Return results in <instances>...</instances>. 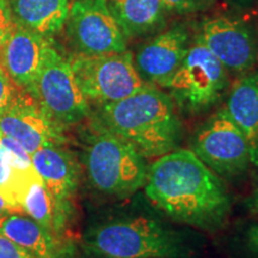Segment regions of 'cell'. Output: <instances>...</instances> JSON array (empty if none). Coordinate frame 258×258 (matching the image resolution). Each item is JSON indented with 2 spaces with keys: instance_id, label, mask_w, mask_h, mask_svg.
Returning a JSON list of instances; mask_svg holds the SVG:
<instances>
[{
  "instance_id": "d6986e66",
  "label": "cell",
  "mask_w": 258,
  "mask_h": 258,
  "mask_svg": "<svg viewBox=\"0 0 258 258\" xmlns=\"http://www.w3.org/2000/svg\"><path fill=\"white\" fill-rule=\"evenodd\" d=\"M22 208L51 233L60 235L67 218V212L57 205L40 176L32 178L22 199Z\"/></svg>"
},
{
  "instance_id": "9a60e30c",
  "label": "cell",
  "mask_w": 258,
  "mask_h": 258,
  "mask_svg": "<svg viewBox=\"0 0 258 258\" xmlns=\"http://www.w3.org/2000/svg\"><path fill=\"white\" fill-rule=\"evenodd\" d=\"M225 109L246 138L251 164L258 167V71L239 74L231 85Z\"/></svg>"
},
{
  "instance_id": "7a4b0ae2",
  "label": "cell",
  "mask_w": 258,
  "mask_h": 258,
  "mask_svg": "<svg viewBox=\"0 0 258 258\" xmlns=\"http://www.w3.org/2000/svg\"><path fill=\"white\" fill-rule=\"evenodd\" d=\"M95 117L145 159L177 150L182 141V122L173 102L158 86L147 85L120 101L98 105Z\"/></svg>"
},
{
  "instance_id": "5bb4252c",
  "label": "cell",
  "mask_w": 258,
  "mask_h": 258,
  "mask_svg": "<svg viewBox=\"0 0 258 258\" xmlns=\"http://www.w3.org/2000/svg\"><path fill=\"white\" fill-rule=\"evenodd\" d=\"M32 166L57 205L69 213L70 202L79 185L80 167L62 145H48L31 154Z\"/></svg>"
},
{
  "instance_id": "f1b7e54d",
  "label": "cell",
  "mask_w": 258,
  "mask_h": 258,
  "mask_svg": "<svg viewBox=\"0 0 258 258\" xmlns=\"http://www.w3.org/2000/svg\"><path fill=\"white\" fill-rule=\"evenodd\" d=\"M0 135H2V132H0Z\"/></svg>"
},
{
  "instance_id": "8992f818",
  "label": "cell",
  "mask_w": 258,
  "mask_h": 258,
  "mask_svg": "<svg viewBox=\"0 0 258 258\" xmlns=\"http://www.w3.org/2000/svg\"><path fill=\"white\" fill-rule=\"evenodd\" d=\"M29 95L51 121L62 128L91 116L90 104L77 83L70 60L54 46L46 51Z\"/></svg>"
},
{
  "instance_id": "484cf974",
  "label": "cell",
  "mask_w": 258,
  "mask_h": 258,
  "mask_svg": "<svg viewBox=\"0 0 258 258\" xmlns=\"http://www.w3.org/2000/svg\"><path fill=\"white\" fill-rule=\"evenodd\" d=\"M12 213H18V211L15 207H12V206L6 201L4 196H3V194L0 192V219L8 217V215L12 214Z\"/></svg>"
},
{
  "instance_id": "603a6c76",
  "label": "cell",
  "mask_w": 258,
  "mask_h": 258,
  "mask_svg": "<svg viewBox=\"0 0 258 258\" xmlns=\"http://www.w3.org/2000/svg\"><path fill=\"white\" fill-rule=\"evenodd\" d=\"M15 27L9 0H0V49Z\"/></svg>"
},
{
  "instance_id": "52a82bcc",
  "label": "cell",
  "mask_w": 258,
  "mask_h": 258,
  "mask_svg": "<svg viewBox=\"0 0 258 258\" xmlns=\"http://www.w3.org/2000/svg\"><path fill=\"white\" fill-rule=\"evenodd\" d=\"M69 60L89 104L120 101L148 85L135 69L132 51L90 56L73 54Z\"/></svg>"
},
{
  "instance_id": "7402d4cb",
  "label": "cell",
  "mask_w": 258,
  "mask_h": 258,
  "mask_svg": "<svg viewBox=\"0 0 258 258\" xmlns=\"http://www.w3.org/2000/svg\"><path fill=\"white\" fill-rule=\"evenodd\" d=\"M171 14L192 15L211 8L215 0H163Z\"/></svg>"
},
{
  "instance_id": "83f0119b",
  "label": "cell",
  "mask_w": 258,
  "mask_h": 258,
  "mask_svg": "<svg viewBox=\"0 0 258 258\" xmlns=\"http://www.w3.org/2000/svg\"><path fill=\"white\" fill-rule=\"evenodd\" d=\"M226 2L230 3L231 5L238 6V8H247L252 0H226Z\"/></svg>"
},
{
  "instance_id": "4fadbf2b",
  "label": "cell",
  "mask_w": 258,
  "mask_h": 258,
  "mask_svg": "<svg viewBox=\"0 0 258 258\" xmlns=\"http://www.w3.org/2000/svg\"><path fill=\"white\" fill-rule=\"evenodd\" d=\"M50 46H53L51 38L41 36L15 23L0 49V66L19 89L29 93Z\"/></svg>"
},
{
  "instance_id": "cb8c5ba5",
  "label": "cell",
  "mask_w": 258,
  "mask_h": 258,
  "mask_svg": "<svg viewBox=\"0 0 258 258\" xmlns=\"http://www.w3.org/2000/svg\"><path fill=\"white\" fill-rule=\"evenodd\" d=\"M0 258H35V256L21 245L0 233Z\"/></svg>"
},
{
  "instance_id": "ffe728a7",
  "label": "cell",
  "mask_w": 258,
  "mask_h": 258,
  "mask_svg": "<svg viewBox=\"0 0 258 258\" xmlns=\"http://www.w3.org/2000/svg\"><path fill=\"white\" fill-rule=\"evenodd\" d=\"M0 153L5 157L8 163L18 173L35 172L32 166L31 154L28 153L23 147L14 139L0 135Z\"/></svg>"
},
{
  "instance_id": "277c9868",
  "label": "cell",
  "mask_w": 258,
  "mask_h": 258,
  "mask_svg": "<svg viewBox=\"0 0 258 258\" xmlns=\"http://www.w3.org/2000/svg\"><path fill=\"white\" fill-rule=\"evenodd\" d=\"M82 163L91 189L104 198L125 199L146 182V159L95 116L83 134Z\"/></svg>"
},
{
  "instance_id": "44dd1931",
  "label": "cell",
  "mask_w": 258,
  "mask_h": 258,
  "mask_svg": "<svg viewBox=\"0 0 258 258\" xmlns=\"http://www.w3.org/2000/svg\"><path fill=\"white\" fill-rule=\"evenodd\" d=\"M24 91L12 82L9 74L0 66V116L14 106Z\"/></svg>"
},
{
  "instance_id": "e0dca14e",
  "label": "cell",
  "mask_w": 258,
  "mask_h": 258,
  "mask_svg": "<svg viewBox=\"0 0 258 258\" xmlns=\"http://www.w3.org/2000/svg\"><path fill=\"white\" fill-rule=\"evenodd\" d=\"M0 233L28 250L35 258H61L69 251L56 235L30 217L10 214L0 219Z\"/></svg>"
},
{
  "instance_id": "4316f807",
  "label": "cell",
  "mask_w": 258,
  "mask_h": 258,
  "mask_svg": "<svg viewBox=\"0 0 258 258\" xmlns=\"http://www.w3.org/2000/svg\"><path fill=\"white\" fill-rule=\"evenodd\" d=\"M246 206L250 212L258 213V188L252 192L249 200L246 201Z\"/></svg>"
},
{
  "instance_id": "9c48e42d",
  "label": "cell",
  "mask_w": 258,
  "mask_h": 258,
  "mask_svg": "<svg viewBox=\"0 0 258 258\" xmlns=\"http://www.w3.org/2000/svg\"><path fill=\"white\" fill-rule=\"evenodd\" d=\"M66 36L79 55H103L127 50V38L108 0H74L70 5Z\"/></svg>"
},
{
  "instance_id": "6da1fadb",
  "label": "cell",
  "mask_w": 258,
  "mask_h": 258,
  "mask_svg": "<svg viewBox=\"0 0 258 258\" xmlns=\"http://www.w3.org/2000/svg\"><path fill=\"white\" fill-rule=\"evenodd\" d=\"M144 189L164 214L199 230H220L231 213V196L221 177L191 150L177 148L157 158Z\"/></svg>"
},
{
  "instance_id": "7c38bea8",
  "label": "cell",
  "mask_w": 258,
  "mask_h": 258,
  "mask_svg": "<svg viewBox=\"0 0 258 258\" xmlns=\"http://www.w3.org/2000/svg\"><path fill=\"white\" fill-rule=\"evenodd\" d=\"M62 131L25 91L9 111L0 116L2 134L14 139L30 154L48 145H63L66 138Z\"/></svg>"
},
{
  "instance_id": "3957f363",
  "label": "cell",
  "mask_w": 258,
  "mask_h": 258,
  "mask_svg": "<svg viewBox=\"0 0 258 258\" xmlns=\"http://www.w3.org/2000/svg\"><path fill=\"white\" fill-rule=\"evenodd\" d=\"M83 245L98 258H191L195 253L184 233L148 217L92 225L84 234Z\"/></svg>"
},
{
  "instance_id": "2e32d148",
  "label": "cell",
  "mask_w": 258,
  "mask_h": 258,
  "mask_svg": "<svg viewBox=\"0 0 258 258\" xmlns=\"http://www.w3.org/2000/svg\"><path fill=\"white\" fill-rule=\"evenodd\" d=\"M108 5L127 40L163 31L171 14L163 0H108Z\"/></svg>"
},
{
  "instance_id": "d4e9b609",
  "label": "cell",
  "mask_w": 258,
  "mask_h": 258,
  "mask_svg": "<svg viewBox=\"0 0 258 258\" xmlns=\"http://www.w3.org/2000/svg\"><path fill=\"white\" fill-rule=\"evenodd\" d=\"M246 245L251 252L258 257V222L251 225L246 231Z\"/></svg>"
},
{
  "instance_id": "5b68a950",
  "label": "cell",
  "mask_w": 258,
  "mask_h": 258,
  "mask_svg": "<svg viewBox=\"0 0 258 258\" xmlns=\"http://www.w3.org/2000/svg\"><path fill=\"white\" fill-rule=\"evenodd\" d=\"M228 86V71L207 48L195 41L161 89H165L177 110L195 116L218 105Z\"/></svg>"
},
{
  "instance_id": "ba28073f",
  "label": "cell",
  "mask_w": 258,
  "mask_h": 258,
  "mask_svg": "<svg viewBox=\"0 0 258 258\" xmlns=\"http://www.w3.org/2000/svg\"><path fill=\"white\" fill-rule=\"evenodd\" d=\"M191 151L224 178L243 175L252 165L246 138L225 106L198 128L191 140Z\"/></svg>"
},
{
  "instance_id": "30bf717a",
  "label": "cell",
  "mask_w": 258,
  "mask_h": 258,
  "mask_svg": "<svg viewBox=\"0 0 258 258\" xmlns=\"http://www.w3.org/2000/svg\"><path fill=\"white\" fill-rule=\"evenodd\" d=\"M195 41L205 46L228 72L243 74L257 62V43L249 25L240 18L218 15L199 25Z\"/></svg>"
},
{
  "instance_id": "ac0fdd59",
  "label": "cell",
  "mask_w": 258,
  "mask_h": 258,
  "mask_svg": "<svg viewBox=\"0 0 258 258\" xmlns=\"http://www.w3.org/2000/svg\"><path fill=\"white\" fill-rule=\"evenodd\" d=\"M14 22L41 36L51 38L62 30L70 0H9Z\"/></svg>"
},
{
  "instance_id": "8fae6325",
  "label": "cell",
  "mask_w": 258,
  "mask_h": 258,
  "mask_svg": "<svg viewBox=\"0 0 258 258\" xmlns=\"http://www.w3.org/2000/svg\"><path fill=\"white\" fill-rule=\"evenodd\" d=\"M191 43L189 29L184 24H173L139 47L133 55L135 69L148 85L163 88L182 63Z\"/></svg>"
}]
</instances>
